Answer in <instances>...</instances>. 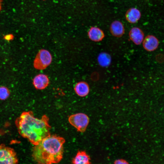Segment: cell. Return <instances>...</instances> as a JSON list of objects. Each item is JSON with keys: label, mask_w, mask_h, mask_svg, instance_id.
Returning <instances> with one entry per match:
<instances>
[{"label": "cell", "mask_w": 164, "mask_h": 164, "mask_svg": "<svg viewBox=\"0 0 164 164\" xmlns=\"http://www.w3.org/2000/svg\"><path fill=\"white\" fill-rule=\"evenodd\" d=\"M68 121L78 131L84 132L89 124V118L85 114L78 113L70 115L69 117Z\"/></svg>", "instance_id": "277c9868"}, {"label": "cell", "mask_w": 164, "mask_h": 164, "mask_svg": "<svg viewBox=\"0 0 164 164\" xmlns=\"http://www.w3.org/2000/svg\"><path fill=\"white\" fill-rule=\"evenodd\" d=\"M110 31L112 36L119 37L123 35L125 30L122 23L118 20H115L111 24Z\"/></svg>", "instance_id": "9c48e42d"}, {"label": "cell", "mask_w": 164, "mask_h": 164, "mask_svg": "<svg viewBox=\"0 0 164 164\" xmlns=\"http://www.w3.org/2000/svg\"><path fill=\"white\" fill-rule=\"evenodd\" d=\"M89 156L84 151H79L72 160V163L76 164H90Z\"/></svg>", "instance_id": "7c38bea8"}, {"label": "cell", "mask_w": 164, "mask_h": 164, "mask_svg": "<svg viewBox=\"0 0 164 164\" xmlns=\"http://www.w3.org/2000/svg\"><path fill=\"white\" fill-rule=\"evenodd\" d=\"M144 49L149 52L156 50L159 45L158 39L153 35H148L144 38L142 42Z\"/></svg>", "instance_id": "8992f818"}, {"label": "cell", "mask_w": 164, "mask_h": 164, "mask_svg": "<svg viewBox=\"0 0 164 164\" xmlns=\"http://www.w3.org/2000/svg\"><path fill=\"white\" fill-rule=\"evenodd\" d=\"M49 80L47 75L40 74L36 75L33 80V84L35 87L39 90L45 88L48 85Z\"/></svg>", "instance_id": "ba28073f"}, {"label": "cell", "mask_w": 164, "mask_h": 164, "mask_svg": "<svg viewBox=\"0 0 164 164\" xmlns=\"http://www.w3.org/2000/svg\"><path fill=\"white\" fill-rule=\"evenodd\" d=\"M2 0H0V11L1 9Z\"/></svg>", "instance_id": "e0dca14e"}, {"label": "cell", "mask_w": 164, "mask_h": 164, "mask_svg": "<svg viewBox=\"0 0 164 164\" xmlns=\"http://www.w3.org/2000/svg\"><path fill=\"white\" fill-rule=\"evenodd\" d=\"M89 38L92 41L99 42L102 40L105 36L103 31L96 27H91L88 32Z\"/></svg>", "instance_id": "8fae6325"}, {"label": "cell", "mask_w": 164, "mask_h": 164, "mask_svg": "<svg viewBox=\"0 0 164 164\" xmlns=\"http://www.w3.org/2000/svg\"><path fill=\"white\" fill-rule=\"evenodd\" d=\"M65 142L63 138L50 135L35 145L32 149L33 159L40 164L59 162L63 158V144Z\"/></svg>", "instance_id": "7a4b0ae2"}, {"label": "cell", "mask_w": 164, "mask_h": 164, "mask_svg": "<svg viewBox=\"0 0 164 164\" xmlns=\"http://www.w3.org/2000/svg\"><path fill=\"white\" fill-rule=\"evenodd\" d=\"M111 58L109 55L106 53H102L98 56V61L102 66H106L110 63Z\"/></svg>", "instance_id": "5bb4252c"}, {"label": "cell", "mask_w": 164, "mask_h": 164, "mask_svg": "<svg viewBox=\"0 0 164 164\" xmlns=\"http://www.w3.org/2000/svg\"><path fill=\"white\" fill-rule=\"evenodd\" d=\"M52 61V56L50 52L46 50L42 49L36 56L33 61V66L36 69L43 70L50 64Z\"/></svg>", "instance_id": "3957f363"}, {"label": "cell", "mask_w": 164, "mask_h": 164, "mask_svg": "<svg viewBox=\"0 0 164 164\" xmlns=\"http://www.w3.org/2000/svg\"><path fill=\"white\" fill-rule=\"evenodd\" d=\"M140 11L135 8H132L129 9L125 14L126 20L131 23H135L137 22L141 17Z\"/></svg>", "instance_id": "30bf717a"}, {"label": "cell", "mask_w": 164, "mask_h": 164, "mask_svg": "<svg viewBox=\"0 0 164 164\" xmlns=\"http://www.w3.org/2000/svg\"><path fill=\"white\" fill-rule=\"evenodd\" d=\"M74 90L78 96L83 97L87 96L89 92V87L88 84L85 82L81 81L75 85Z\"/></svg>", "instance_id": "4fadbf2b"}, {"label": "cell", "mask_w": 164, "mask_h": 164, "mask_svg": "<svg viewBox=\"0 0 164 164\" xmlns=\"http://www.w3.org/2000/svg\"><path fill=\"white\" fill-rule=\"evenodd\" d=\"M114 163L115 164H128V163L124 160L119 159L116 160L114 162Z\"/></svg>", "instance_id": "2e32d148"}, {"label": "cell", "mask_w": 164, "mask_h": 164, "mask_svg": "<svg viewBox=\"0 0 164 164\" xmlns=\"http://www.w3.org/2000/svg\"><path fill=\"white\" fill-rule=\"evenodd\" d=\"M49 120L46 115L39 119L32 111H25L16 119L15 124L19 134L35 145L50 135Z\"/></svg>", "instance_id": "6da1fadb"}, {"label": "cell", "mask_w": 164, "mask_h": 164, "mask_svg": "<svg viewBox=\"0 0 164 164\" xmlns=\"http://www.w3.org/2000/svg\"><path fill=\"white\" fill-rule=\"evenodd\" d=\"M16 154L11 148L4 144L0 145V164H12L18 163Z\"/></svg>", "instance_id": "5b68a950"}, {"label": "cell", "mask_w": 164, "mask_h": 164, "mask_svg": "<svg viewBox=\"0 0 164 164\" xmlns=\"http://www.w3.org/2000/svg\"><path fill=\"white\" fill-rule=\"evenodd\" d=\"M10 94V92L8 88L3 86L0 87V100H3L6 99Z\"/></svg>", "instance_id": "9a60e30c"}, {"label": "cell", "mask_w": 164, "mask_h": 164, "mask_svg": "<svg viewBox=\"0 0 164 164\" xmlns=\"http://www.w3.org/2000/svg\"><path fill=\"white\" fill-rule=\"evenodd\" d=\"M129 36L130 39L135 45L141 44L144 38L143 31L139 28L134 27L130 30Z\"/></svg>", "instance_id": "52a82bcc"}]
</instances>
